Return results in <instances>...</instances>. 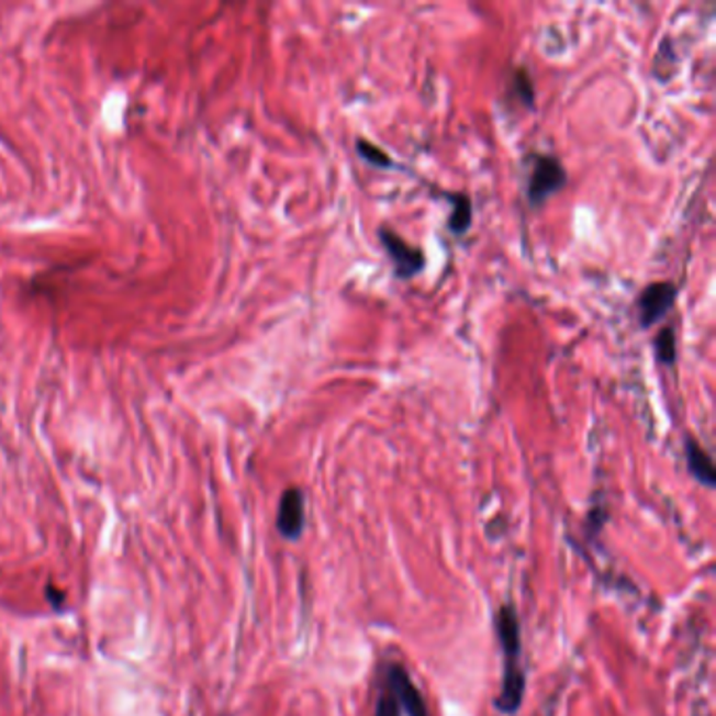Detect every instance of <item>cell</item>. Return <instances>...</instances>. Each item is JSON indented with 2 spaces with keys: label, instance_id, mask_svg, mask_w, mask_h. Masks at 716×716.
Segmentation results:
<instances>
[{
  "label": "cell",
  "instance_id": "obj_5",
  "mask_svg": "<svg viewBox=\"0 0 716 716\" xmlns=\"http://www.w3.org/2000/svg\"><path fill=\"white\" fill-rule=\"evenodd\" d=\"M276 527L282 538L290 542L299 540L305 529V496L301 488H288L278 504Z\"/></svg>",
  "mask_w": 716,
  "mask_h": 716
},
{
  "label": "cell",
  "instance_id": "obj_4",
  "mask_svg": "<svg viewBox=\"0 0 716 716\" xmlns=\"http://www.w3.org/2000/svg\"><path fill=\"white\" fill-rule=\"evenodd\" d=\"M526 695V672L522 669L519 658H504L502 669L501 693L496 695V708L502 715H515Z\"/></svg>",
  "mask_w": 716,
  "mask_h": 716
},
{
  "label": "cell",
  "instance_id": "obj_10",
  "mask_svg": "<svg viewBox=\"0 0 716 716\" xmlns=\"http://www.w3.org/2000/svg\"><path fill=\"white\" fill-rule=\"evenodd\" d=\"M356 152H358L359 158L363 163H368L370 167L395 168V160L384 149L372 144V142H368V139H363V137L356 139Z\"/></svg>",
  "mask_w": 716,
  "mask_h": 716
},
{
  "label": "cell",
  "instance_id": "obj_1",
  "mask_svg": "<svg viewBox=\"0 0 716 716\" xmlns=\"http://www.w3.org/2000/svg\"><path fill=\"white\" fill-rule=\"evenodd\" d=\"M529 172H527V204L532 209H540L549 202L555 193L566 188L568 170L563 163L552 154L532 152L527 156Z\"/></svg>",
  "mask_w": 716,
  "mask_h": 716
},
{
  "label": "cell",
  "instance_id": "obj_11",
  "mask_svg": "<svg viewBox=\"0 0 716 716\" xmlns=\"http://www.w3.org/2000/svg\"><path fill=\"white\" fill-rule=\"evenodd\" d=\"M653 349H656V359L664 366H674L676 363V335L672 326H664L656 338H653Z\"/></svg>",
  "mask_w": 716,
  "mask_h": 716
},
{
  "label": "cell",
  "instance_id": "obj_12",
  "mask_svg": "<svg viewBox=\"0 0 716 716\" xmlns=\"http://www.w3.org/2000/svg\"><path fill=\"white\" fill-rule=\"evenodd\" d=\"M511 89L515 97L519 99V103L532 110L534 103H536V89H534V82H532V76L527 72L526 68H515L513 70V82H511Z\"/></svg>",
  "mask_w": 716,
  "mask_h": 716
},
{
  "label": "cell",
  "instance_id": "obj_9",
  "mask_svg": "<svg viewBox=\"0 0 716 716\" xmlns=\"http://www.w3.org/2000/svg\"><path fill=\"white\" fill-rule=\"evenodd\" d=\"M441 195L452 204V213L448 219V230H450L452 236L460 238L473 225V200H471V195L467 191H444Z\"/></svg>",
  "mask_w": 716,
  "mask_h": 716
},
{
  "label": "cell",
  "instance_id": "obj_6",
  "mask_svg": "<svg viewBox=\"0 0 716 716\" xmlns=\"http://www.w3.org/2000/svg\"><path fill=\"white\" fill-rule=\"evenodd\" d=\"M389 687L395 702L400 704V711H406L407 716H429L427 715V704L423 700V693L412 683L410 674L404 667L393 664L389 669Z\"/></svg>",
  "mask_w": 716,
  "mask_h": 716
},
{
  "label": "cell",
  "instance_id": "obj_7",
  "mask_svg": "<svg viewBox=\"0 0 716 716\" xmlns=\"http://www.w3.org/2000/svg\"><path fill=\"white\" fill-rule=\"evenodd\" d=\"M496 639L504 658H522V624L513 605H502L494 616Z\"/></svg>",
  "mask_w": 716,
  "mask_h": 716
},
{
  "label": "cell",
  "instance_id": "obj_2",
  "mask_svg": "<svg viewBox=\"0 0 716 716\" xmlns=\"http://www.w3.org/2000/svg\"><path fill=\"white\" fill-rule=\"evenodd\" d=\"M379 239H381L382 248L389 257V261L393 264V273L398 280H412L418 273L425 271L427 267V257L423 253V248L412 246L410 242L402 238L398 232L389 230V227H379Z\"/></svg>",
  "mask_w": 716,
  "mask_h": 716
},
{
  "label": "cell",
  "instance_id": "obj_13",
  "mask_svg": "<svg viewBox=\"0 0 716 716\" xmlns=\"http://www.w3.org/2000/svg\"><path fill=\"white\" fill-rule=\"evenodd\" d=\"M402 711H400V704L395 702V697L391 693H384L379 697L377 702V711H374V716H400Z\"/></svg>",
  "mask_w": 716,
  "mask_h": 716
},
{
  "label": "cell",
  "instance_id": "obj_3",
  "mask_svg": "<svg viewBox=\"0 0 716 716\" xmlns=\"http://www.w3.org/2000/svg\"><path fill=\"white\" fill-rule=\"evenodd\" d=\"M679 297V288L672 282H651L644 288V292L637 299L639 310V324L641 328H651L660 320L669 315Z\"/></svg>",
  "mask_w": 716,
  "mask_h": 716
},
{
  "label": "cell",
  "instance_id": "obj_8",
  "mask_svg": "<svg viewBox=\"0 0 716 716\" xmlns=\"http://www.w3.org/2000/svg\"><path fill=\"white\" fill-rule=\"evenodd\" d=\"M685 460H687V471L692 473L695 481H700L706 488H715L716 469L713 462V456L702 448L700 441L693 437L685 439Z\"/></svg>",
  "mask_w": 716,
  "mask_h": 716
}]
</instances>
